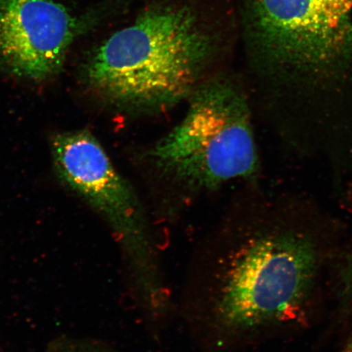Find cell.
Returning <instances> with one entry per match:
<instances>
[{
    "label": "cell",
    "instance_id": "cell-1",
    "mask_svg": "<svg viewBox=\"0 0 352 352\" xmlns=\"http://www.w3.org/2000/svg\"><path fill=\"white\" fill-rule=\"evenodd\" d=\"M261 206L233 210L189 259L180 314L195 346L228 352L300 311L318 276L314 236Z\"/></svg>",
    "mask_w": 352,
    "mask_h": 352
},
{
    "label": "cell",
    "instance_id": "cell-2",
    "mask_svg": "<svg viewBox=\"0 0 352 352\" xmlns=\"http://www.w3.org/2000/svg\"><path fill=\"white\" fill-rule=\"evenodd\" d=\"M220 33L190 3H157L100 44L86 65L88 85L129 116L166 111L206 80Z\"/></svg>",
    "mask_w": 352,
    "mask_h": 352
},
{
    "label": "cell",
    "instance_id": "cell-3",
    "mask_svg": "<svg viewBox=\"0 0 352 352\" xmlns=\"http://www.w3.org/2000/svg\"><path fill=\"white\" fill-rule=\"evenodd\" d=\"M248 43L280 91L341 94L352 65V0H245Z\"/></svg>",
    "mask_w": 352,
    "mask_h": 352
},
{
    "label": "cell",
    "instance_id": "cell-4",
    "mask_svg": "<svg viewBox=\"0 0 352 352\" xmlns=\"http://www.w3.org/2000/svg\"><path fill=\"white\" fill-rule=\"evenodd\" d=\"M147 157L158 176L189 196L254 177L259 162L248 95L232 78H206Z\"/></svg>",
    "mask_w": 352,
    "mask_h": 352
},
{
    "label": "cell",
    "instance_id": "cell-5",
    "mask_svg": "<svg viewBox=\"0 0 352 352\" xmlns=\"http://www.w3.org/2000/svg\"><path fill=\"white\" fill-rule=\"evenodd\" d=\"M87 22L54 0H0V65L36 80L54 76Z\"/></svg>",
    "mask_w": 352,
    "mask_h": 352
},
{
    "label": "cell",
    "instance_id": "cell-6",
    "mask_svg": "<svg viewBox=\"0 0 352 352\" xmlns=\"http://www.w3.org/2000/svg\"><path fill=\"white\" fill-rule=\"evenodd\" d=\"M347 292L352 302V261L349 267V274H347Z\"/></svg>",
    "mask_w": 352,
    "mask_h": 352
},
{
    "label": "cell",
    "instance_id": "cell-7",
    "mask_svg": "<svg viewBox=\"0 0 352 352\" xmlns=\"http://www.w3.org/2000/svg\"><path fill=\"white\" fill-rule=\"evenodd\" d=\"M341 352H352V336L349 340H347Z\"/></svg>",
    "mask_w": 352,
    "mask_h": 352
}]
</instances>
